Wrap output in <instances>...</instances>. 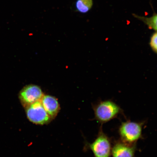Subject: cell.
<instances>
[{"label":"cell","instance_id":"6da1fadb","mask_svg":"<svg viewBox=\"0 0 157 157\" xmlns=\"http://www.w3.org/2000/svg\"><path fill=\"white\" fill-rule=\"evenodd\" d=\"M95 118L101 124L109 122L123 113L121 108L109 100L101 101L93 106Z\"/></svg>","mask_w":157,"mask_h":157},{"label":"cell","instance_id":"7a4b0ae2","mask_svg":"<svg viewBox=\"0 0 157 157\" xmlns=\"http://www.w3.org/2000/svg\"><path fill=\"white\" fill-rule=\"evenodd\" d=\"M112 147L110 139L103 132L101 126L94 142L85 145V148L91 150L95 157H110Z\"/></svg>","mask_w":157,"mask_h":157},{"label":"cell","instance_id":"3957f363","mask_svg":"<svg viewBox=\"0 0 157 157\" xmlns=\"http://www.w3.org/2000/svg\"><path fill=\"white\" fill-rule=\"evenodd\" d=\"M143 123L127 121L121 123L119 129L121 141L129 144H136L142 137Z\"/></svg>","mask_w":157,"mask_h":157},{"label":"cell","instance_id":"277c9868","mask_svg":"<svg viewBox=\"0 0 157 157\" xmlns=\"http://www.w3.org/2000/svg\"><path fill=\"white\" fill-rule=\"evenodd\" d=\"M25 108L27 118L34 124H48L52 120L45 111L40 101L31 104Z\"/></svg>","mask_w":157,"mask_h":157},{"label":"cell","instance_id":"5b68a950","mask_svg":"<svg viewBox=\"0 0 157 157\" xmlns=\"http://www.w3.org/2000/svg\"><path fill=\"white\" fill-rule=\"evenodd\" d=\"M44 95L40 87L32 84L23 88L20 92L19 96L21 105L25 108L31 104L41 101Z\"/></svg>","mask_w":157,"mask_h":157},{"label":"cell","instance_id":"8992f818","mask_svg":"<svg viewBox=\"0 0 157 157\" xmlns=\"http://www.w3.org/2000/svg\"><path fill=\"white\" fill-rule=\"evenodd\" d=\"M136 151V144H129L118 141L112 147V157H135Z\"/></svg>","mask_w":157,"mask_h":157},{"label":"cell","instance_id":"52a82bcc","mask_svg":"<svg viewBox=\"0 0 157 157\" xmlns=\"http://www.w3.org/2000/svg\"><path fill=\"white\" fill-rule=\"evenodd\" d=\"M40 101L45 111L52 120L54 119L60 109L58 99L53 96L44 95Z\"/></svg>","mask_w":157,"mask_h":157},{"label":"cell","instance_id":"ba28073f","mask_svg":"<svg viewBox=\"0 0 157 157\" xmlns=\"http://www.w3.org/2000/svg\"><path fill=\"white\" fill-rule=\"evenodd\" d=\"M93 4V0H77L76 2V9L78 12L85 13L91 9Z\"/></svg>","mask_w":157,"mask_h":157},{"label":"cell","instance_id":"9c48e42d","mask_svg":"<svg viewBox=\"0 0 157 157\" xmlns=\"http://www.w3.org/2000/svg\"><path fill=\"white\" fill-rule=\"evenodd\" d=\"M140 20L146 24L149 28L154 29L157 32V14L150 17H144L134 15Z\"/></svg>","mask_w":157,"mask_h":157},{"label":"cell","instance_id":"30bf717a","mask_svg":"<svg viewBox=\"0 0 157 157\" xmlns=\"http://www.w3.org/2000/svg\"><path fill=\"white\" fill-rule=\"evenodd\" d=\"M150 45L152 50L157 54V32L153 34L151 37Z\"/></svg>","mask_w":157,"mask_h":157}]
</instances>
